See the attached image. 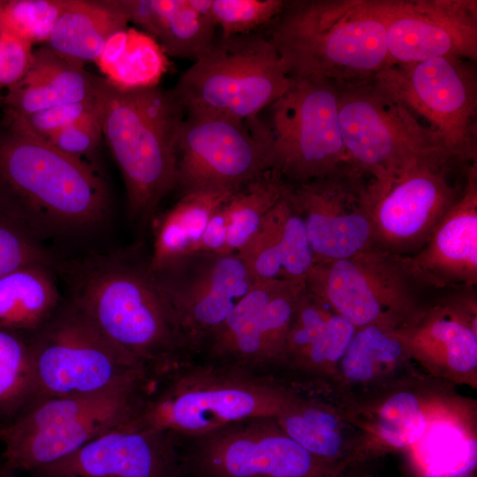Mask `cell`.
<instances>
[{"instance_id":"7bdbcfd3","label":"cell","mask_w":477,"mask_h":477,"mask_svg":"<svg viewBox=\"0 0 477 477\" xmlns=\"http://www.w3.org/2000/svg\"><path fill=\"white\" fill-rule=\"evenodd\" d=\"M224 204L211 216L197 252L227 254V215Z\"/></svg>"},{"instance_id":"3957f363","label":"cell","mask_w":477,"mask_h":477,"mask_svg":"<svg viewBox=\"0 0 477 477\" xmlns=\"http://www.w3.org/2000/svg\"><path fill=\"white\" fill-rule=\"evenodd\" d=\"M93 80L102 138L125 183L128 217L148 229L177 188L176 142L185 111L170 89H122L94 74Z\"/></svg>"},{"instance_id":"f35d334b","label":"cell","mask_w":477,"mask_h":477,"mask_svg":"<svg viewBox=\"0 0 477 477\" xmlns=\"http://www.w3.org/2000/svg\"><path fill=\"white\" fill-rule=\"evenodd\" d=\"M57 260L0 206V276L19 267Z\"/></svg>"},{"instance_id":"7c38bea8","label":"cell","mask_w":477,"mask_h":477,"mask_svg":"<svg viewBox=\"0 0 477 477\" xmlns=\"http://www.w3.org/2000/svg\"><path fill=\"white\" fill-rule=\"evenodd\" d=\"M468 167L453 162H420L367 178L373 248L401 256L415 254L460 197Z\"/></svg>"},{"instance_id":"f546056e","label":"cell","mask_w":477,"mask_h":477,"mask_svg":"<svg viewBox=\"0 0 477 477\" xmlns=\"http://www.w3.org/2000/svg\"><path fill=\"white\" fill-rule=\"evenodd\" d=\"M93 74L42 44L26 74L2 98L4 117H23L58 105L95 102Z\"/></svg>"},{"instance_id":"60d3db41","label":"cell","mask_w":477,"mask_h":477,"mask_svg":"<svg viewBox=\"0 0 477 477\" xmlns=\"http://www.w3.org/2000/svg\"><path fill=\"white\" fill-rule=\"evenodd\" d=\"M95 108V101L63 104L27 117H4L2 124L25 129L45 140Z\"/></svg>"},{"instance_id":"d4e9b609","label":"cell","mask_w":477,"mask_h":477,"mask_svg":"<svg viewBox=\"0 0 477 477\" xmlns=\"http://www.w3.org/2000/svg\"><path fill=\"white\" fill-rule=\"evenodd\" d=\"M292 388V397L275 416L282 429L320 460L356 471L360 432L346 415L343 395L331 384Z\"/></svg>"},{"instance_id":"4316f807","label":"cell","mask_w":477,"mask_h":477,"mask_svg":"<svg viewBox=\"0 0 477 477\" xmlns=\"http://www.w3.org/2000/svg\"><path fill=\"white\" fill-rule=\"evenodd\" d=\"M238 254L255 283L271 280L306 282L314 264L304 222L285 193Z\"/></svg>"},{"instance_id":"f6af8a7d","label":"cell","mask_w":477,"mask_h":477,"mask_svg":"<svg viewBox=\"0 0 477 477\" xmlns=\"http://www.w3.org/2000/svg\"><path fill=\"white\" fill-rule=\"evenodd\" d=\"M0 477H18L14 472H9L0 469Z\"/></svg>"},{"instance_id":"2e32d148","label":"cell","mask_w":477,"mask_h":477,"mask_svg":"<svg viewBox=\"0 0 477 477\" xmlns=\"http://www.w3.org/2000/svg\"><path fill=\"white\" fill-rule=\"evenodd\" d=\"M177 188L235 192L269 170L266 140L251 123L185 113L176 142Z\"/></svg>"},{"instance_id":"8fae6325","label":"cell","mask_w":477,"mask_h":477,"mask_svg":"<svg viewBox=\"0 0 477 477\" xmlns=\"http://www.w3.org/2000/svg\"><path fill=\"white\" fill-rule=\"evenodd\" d=\"M338 119L348 164L367 178L420 162L456 163L436 132L373 80L338 88Z\"/></svg>"},{"instance_id":"d6a6232c","label":"cell","mask_w":477,"mask_h":477,"mask_svg":"<svg viewBox=\"0 0 477 477\" xmlns=\"http://www.w3.org/2000/svg\"><path fill=\"white\" fill-rule=\"evenodd\" d=\"M57 266L28 264L0 276V329L28 335L61 307Z\"/></svg>"},{"instance_id":"d590c367","label":"cell","mask_w":477,"mask_h":477,"mask_svg":"<svg viewBox=\"0 0 477 477\" xmlns=\"http://www.w3.org/2000/svg\"><path fill=\"white\" fill-rule=\"evenodd\" d=\"M34 397L33 366L26 336L0 329V426L26 411Z\"/></svg>"},{"instance_id":"7a4b0ae2","label":"cell","mask_w":477,"mask_h":477,"mask_svg":"<svg viewBox=\"0 0 477 477\" xmlns=\"http://www.w3.org/2000/svg\"><path fill=\"white\" fill-rule=\"evenodd\" d=\"M0 206L42 242L101 230L110 199L98 168L31 132L2 124Z\"/></svg>"},{"instance_id":"cb8c5ba5","label":"cell","mask_w":477,"mask_h":477,"mask_svg":"<svg viewBox=\"0 0 477 477\" xmlns=\"http://www.w3.org/2000/svg\"><path fill=\"white\" fill-rule=\"evenodd\" d=\"M408 257L434 290L477 288V163L469 165L458 200L425 245Z\"/></svg>"},{"instance_id":"b9f144b4","label":"cell","mask_w":477,"mask_h":477,"mask_svg":"<svg viewBox=\"0 0 477 477\" xmlns=\"http://www.w3.org/2000/svg\"><path fill=\"white\" fill-rule=\"evenodd\" d=\"M33 43L0 23V89L9 88L27 72Z\"/></svg>"},{"instance_id":"83f0119b","label":"cell","mask_w":477,"mask_h":477,"mask_svg":"<svg viewBox=\"0 0 477 477\" xmlns=\"http://www.w3.org/2000/svg\"><path fill=\"white\" fill-rule=\"evenodd\" d=\"M210 4L211 0L123 1L129 22L155 41L163 53L193 63L217 39Z\"/></svg>"},{"instance_id":"44dd1931","label":"cell","mask_w":477,"mask_h":477,"mask_svg":"<svg viewBox=\"0 0 477 477\" xmlns=\"http://www.w3.org/2000/svg\"><path fill=\"white\" fill-rule=\"evenodd\" d=\"M390 64L439 57L477 59L475 0H375Z\"/></svg>"},{"instance_id":"4dcf8cb0","label":"cell","mask_w":477,"mask_h":477,"mask_svg":"<svg viewBox=\"0 0 477 477\" xmlns=\"http://www.w3.org/2000/svg\"><path fill=\"white\" fill-rule=\"evenodd\" d=\"M129 23L119 0H64L44 45L84 67L95 63L108 41Z\"/></svg>"},{"instance_id":"f1b7e54d","label":"cell","mask_w":477,"mask_h":477,"mask_svg":"<svg viewBox=\"0 0 477 477\" xmlns=\"http://www.w3.org/2000/svg\"><path fill=\"white\" fill-rule=\"evenodd\" d=\"M419 371L394 329L366 326L356 329L330 384L344 397L357 398Z\"/></svg>"},{"instance_id":"7402d4cb","label":"cell","mask_w":477,"mask_h":477,"mask_svg":"<svg viewBox=\"0 0 477 477\" xmlns=\"http://www.w3.org/2000/svg\"><path fill=\"white\" fill-rule=\"evenodd\" d=\"M31 477H186L180 438L157 429L115 428Z\"/></svg>"},{"instance_id":"8992f818","label":"cell","mask_w":477,"mask_h":477,"mask_svg":"<svg viewBox=\"0 0 477 477\" xmlns=\"http://www.w3.org/2000/svg\"><path fill=\"white\" fill-rule=\"evenodd\" d=\"M151 384H125L93 394L37 401L0 426V469L32 472L57 461L95 438L131 421Z\"/></svg>"},{"instance_id":"277c9868","label":"cell","mask_w":477,"mask_h":477,"mask_svg":"<svg viewBox=\"0 0 477 477\" xmlns=\"http://www.w3.org/2000/svg\"><path fill=\"white\" fill-rule=\"evenodd\" d=\"M268 38L291 77L338 88L372 80L390 65L375 0L286 1Z\"/></svg>"},{"instance_id":"9c48e42d","label":"cell","mask_w":477,"mask_h":477,"mask_svg":"<svg viewBox=\"0 0 477 477\" xmlns=\"http://www.w3.org/2000/svg\"><path fill=\"white\" fill-rule=\"evenodd\" d=\"M307 289L356 329H397L438 292L429 287L408 256L370 248L351 257L314 263Z\"/></svg>"},{"instance_id":"603a6c76","label":"cell","mask_w":477,"mask_h":477,"mask_svg":"<svg viewBox=\"0 0 477 477\" xmlns=\"http://www.w3.org/2000/svg\"><path fill=\"white\" fill-rule=\"evenodd\" d=\"M356 329L306 287L275 378L298 386L330 383Z\"/></svg>"},{"instance_id":"5b68a950","label":"cell","mask_w":477,"mask_h":477,"mask_svg":"<svg viewBox=\"0 0 477 477\" xmlns=\"http://www.w3.org/2000/svg\"><path fill=\"white\" fill-rule=\"evenodd\" d=\"M293 393L273 377L190 360L157 382L140 413L117 428L198 436L244 420L275 417Z\"/></svg>"},{"instance_id":"d6986e66","label":"cell","mask_w":477,"mask_h":477,"mask_svg":"<svg viewBox=\"0 0 477 477\" xmlns=\"http://www.w3.org/2000/svg\"><path fill=\"white\" fill-rule=\"evenodd\" d=\"M453 388L450 382L419 371L375 392L344 397L346 415L360 432L354 468L360 470L376 458L408 450Z\"/></svg>"},{"instance_id":"6da1fadb","label":"cell","mask_w":477,"mask_h":477,"mask_svg":"<svg viewBox=\"0 0 477 477\" xmlns=\"http://www.w3.org/2000/svg\"><path fill=\"white\" fill-rule=\"evenodd\" d=\"M72 302L155 382L192 360L177 319L140 247L58 263Z\"/></svg>"},{"instance_id":"ee69618b","label":"cell","mask_w":477,"mask_h":477,"mask_svg":"<svg viewBox=\"0 0 477 477\" xmlns=\"http://www.w3.org/2000/svg\"><path fill=\"white\" fill-rule=\"evenodd\" d=\"M345 477H377V476L369 475L367 473H362L360 470H357V471H352L349 473Z\"/></svg>"},{"instance_id":"74e56055","label":"cell","mask_w":477,"mask_h":477,"mask_svg":"<svg viewBox=\"0 0 477 477\" xmlns=\"http://www.w3.org/2000/svg\"><path fill=\"white\" fill-rule=\"evenodd\" d=\"M64 5V0L4 1L0 23L33 44H45Z\"/></svg>"},{"instance_id":"4fadbf2b","label":"cell","mask_w":477,"mask_h":477,"mask_svg":"<svg viewBox=\"0 0 477 477\" xmlns=\"http://www.w3.org/2000/svg\"><path fill=\"white\" fill-rule=\"evenodd\" d=\"M372 80L428 123L457 163H477V76L470 60L439 57L394 64Z\"/></svg>"},{"instance_id":"5bb4252c","label":"cell","mask_w":477,"mask_h":477,"mask_svg":"<svg viewBox=\"0 0 477 477\" xmlns=\"http://www.w3.org/2000/svg\"><path fill=\"white\" fill-rule=\"evenodd\" d=\"M179 438L186 477H345L351 473L312 455L274 416Z\"/></svg>"},{"instance_id":"9a60e30c","label":"cell","mask_w":477,"mask_h":477,"mask_svg":"<svg viewBox=\"0 0 477 477\" xmlns=\"http://www.w3.org/2000/svg\"><path fill=\"white\" fill-rule=\"evenodd\" d=\"M305 282L255 283L201 343L193 360L275 377Z\"/></svg>"},{"instance_id":"ac0fdd59","label":"cell","mask_w":477,"mask_h":477,"mask_svg":"<svg viewBox=\"0 0 477 477\" xmlns=\"http://www.w3.org/2000/svg\"><path fill=\"white\" fill-rule=\"evenodd\" d=\"M367 181L347 164L322 178L285 183V196L304 222L314 263L345 259L373 247Z\"/></svg>"},{"instance_id":"7dc6e473","label":"cell","mask_w":477,"mask_h":477,"mask_svg":"<svg viewBox=\"0 0 477 477\" xmlns=\"http://www.w3.org/2000/svg\"><path fill=\"white\" fill-rule=\"evenodd\" d=\"M0 103L2 104V101L0 102Z\"/></svg>"},{"instance_id":"e0dca14e","label":"cell","mask_w":477,"mask_h":477,"mask_svg":"<svg viewBox=\"0 0 477 477\" xmlns=\"http://www.w3.org/2000/svg\"><path fill=\"white\" fill-rule=\"evenodd\" d=\"M193 359L255 282L238 253L194 252L152 273Z\"/></svg>"},{"instance_id":"30bf717a","label":"cell","mask_w":477,"mask_h":477,"mask_svg":"<svg viewBox=\"0 0 477 477\" xmlns=\"http://www.w3.org/2000/svg\"><path fill=\"white\" fill-rule=\"evenodd\" d=\"M254 119L266 140L269 169L290 184L327 177L348 164L338 119V87L292 77L288 89Z\"/></svg>"},{"instance_id":"52a82bcc","label":"cell","mask_w":477,"mask_h":477,"mask_svg":"<svg viewBox=\"0 0 477 477\" xmlns=\"http://www.w3.org/2000/svg\"><path fill=\"white\" fill-rule=\"evenodd\" d=\"M25 336L33 366V404L155 383L140 361L109 340L68 299L42 327Z\"/></svg>"},{"instance_id":"bcb514c9","label":"cell","mask_w":477,"mask_h":477,"mask_svg":"<svg viewBox=\"0 0 477 477\" xmlns=\"http://www.w3.org/2000/svg\"><path fill=\"white\" fill-rule=\"evenodd\" d=\"M4 4V1H0V11H1L2 8H3Z\"/></svg>"},{"instance_id":"8d00e7d4","label":"cell","mask_w":477,"mask_h":477,"mask_svg":"<svg viewBox=\"0 0 477 477\" xmlns=\"http://www.w3.org/2000/svg\"><path fill=\"white\" fill-rule=\"evenodd\" d=\"M285 3L284 0H211L210 12L221 36L245 35L271 25Z\"/></svg>"},{"instance_id":"836d02e7","label":"cell","mask_w":477,"mask_h":477,"mask_svg":"<svg viewBox=\"0 0 477 477\" xmlns=\"http://www.w3.org/2000/svg\"><path fill=\"white\" fill-rule=\"evenodd\" d=\"M160 51L150 37L127 27L108 41L95 64L103 78L119 88L154 86L157 74L145 65L159 72L160 58H145L158 57Z\"/></svg>"},{"instance_id":"ba28073f","label":"cell","mask_w":477,"mask_h":477,"mask_svg":"<svg viewBox=\"0 0 477 477\" xmlns=\"http://www.w3.org/2000/svg\"><path fill=\"white\" fill-rule=\"evenodd\" d=\"M291 83L271 42L254 33L217 38L170 90L185 113L246 121L277 100Z\"/></svg>"},{"instance_id":"484cf974","label":"cell","mask_w":477,"mask_h":477,"mask_svg":"<svg viewBox=\"0 0 477 477\" xmlns=\"http://www.w3.org/2000/svg\"><path fill=\"white\" fill-rule=\"evenodd\" d=\"M475 401L453 388L434 411L424 434L404 454L420 477H472L476 461Z\"/></svg>"},{"instance_id":"ffe728a7","label":"cell","mask_w":477,"mask_h":477,"mask_svg":"<svg viewBox=\"0 0 477 477\" xmlns=\"http://www.w3.org/2000/svg\"><path fill=\"white\" fill-rule=\"evenodd\" d=\"M394 331L425 374L477 387V288L438 291Z\"/></svg>"},{"instance_id":"e575fe53","label":"cell","mask_w":477,"mask_h":477,"mask_svg":"<svg viewBox=\"0 0 477 477\" xmlns=\"http://www.w3.org/2000/svg\"><path fill=\"white\" fill-rule=\"evenodd\" d=\"M285 182L267 170L235 191L224 204L226 253L239 252L254 237L269 211L284 193Z\"/></svg>"},{"instance_id":"1f68e13d","label":"cell","mask_w":477,"mask_h":477,"mask_svg":"<svg viewBox=\"0 0 477 477\" xmlns=\"http://www.w3.org/2000/svg\"><path fill=\"white\" fill-rule=\"evenodd\" d=\"M233 193L215 189L183 193L168 210L159 212L150 225V271L159 272L183 256L197 252L211 216Z\"/></svg>"},{"instance_id":"ab89813d","label":"cell","mask_w":477,"mask_h":477,"mask_svg":"<svg viewBox=\"0 0 477 477\" xmlns=\"http://www.w3.org/2000/svg\"><path fill=\"white\" fill-rule=\"evenodd\" d=\"M102 139V132L95 105L94 110L57 131L45 140L60 151L96 167L94 157Z\"/></svg>"}]
</instances>
